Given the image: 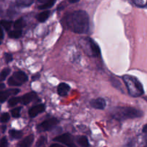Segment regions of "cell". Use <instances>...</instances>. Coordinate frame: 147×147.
<instances>
[{
    "instance_id": "6da1fadb",
    "label": "cell",
    "mask_w": 147,
    "mask_h": 147,
    "mask_svg": "<svg viewBox=\"0 0 147 147\" xmlns=\"http://www.w3.org/2000/svg\"><path fill=\"white\" fill-rule=\"evenodd\" d=\"M66 24L69 30L77 34H85L89 30V17L83 10L75 11L66 16Z\"/></svg>"
},
{
    "instance_id": "7a4b0ae2",
    "label": "cell",
    "mask_w": 147,
    "mask_h": 147,
    "mask_svg": "<svg viewBox=\"0 0 147 147\" xmlns=\"http://www.w3.org/2000/svg\"><path fill=\"white\" fill-rule=\"evenodd\" d=\"M143 116V112L140 110L131 107H116L112 111V116L119 121L129 119L140 118Z\"/></svg>"
},
{
    "instance_id": "3957f363",
    "label": "cell",
    "mask_w": 147,
    "mask_h": 147,
    "mask_svg": "<svg viewBox=\"0 0 147 147\" xmlns=\"http://www.w3.org/2000/svg\"><path fill=\"white\" fill-rule=\"evenodd\" d=\"M123 80L131 96L136 98L144 94L142 84L136 78L129 75H125L123 77Z\"/></svg>"
},
{
    "instance_id": "277c9868",
    "label": "cell",
    "mask_w": 147,
    "mask_h": 147,
    "mask_svg": "<svg viewBox=\"0 0 147 147\" xmlns=\"http://www.w3.org/2000/svg\"><path fill=\"white\" fill-rule=\"evenodd\" d=\"M28 77L25 73L22 71H17L9 78L7 83L10 86H20L26 83Z\"/></svg>"
},
{
    "instance_id": "5b68a950",
    "label": "cell",
    "mask_w": 147,
    "mask_h": 147,
    "mask_svg": "<svg viewBox=\"0 0 147 147\" xmlns=\"http://www.w3.org/2000/svg\"><path fill=\"white\" fill-rule=\"evenodd\" d=\"M58 123L59 121L57 119H55V118H51V119H47V120L45 121L42 123H40V125H38L37 129L40 132L50 131L52 130L53 128L55 127Z\"/></svg>"
},
{
    "instance_id": "8992f818",
    "label": "cell",
    "mask_w": 147,
    "mask_h": 147,
    "mask_svg": "<svg viewBox=\"0 0 147 147\" xmlns=\"http://www.w3.org/2000/svg\"><path fill=\"white\" fill-rule=\"evenodd\" d=\"M53 141L54 142L64 144L67 147H78L76 145V144L74 143V142H73V139L71 134H70L68 133L64 134H62L57 136L55 139H53Z\"/></svg>"
},
{
    "instance_id": "52a82bcc",
    "label": "cell",
    "mask_w": 147,
    "mask_h": 147,
    "mask_svg": "<svg viewBox=\"0 0 147 147\" xmlns=\"http://www.w3.org/2000/svg\"><path fill=\"white\" fill-rule=\"evenodd\" d=\"M20 92V89L17 88H12L9 89V90H3V91H0V103H4V101L7 100L9 96H14V95L18 94Z\"/></svg>"
},
{
    "instance_id": "ba28073f",
    "label": "cell",
    "mask_w": 147,
    "mask_h": 147,
    "mask_svg": "<svg viewBox=\"0 0 147 147\" xmlns=\"http://www.w3.org/2000/svg\"><path fill=\"white\" fill-rule=\"evenodd\" d=\"M86 41H87L89 47L90 49V55L93 56V57H98V56H100V47H98L97 44L92 40L91 38H86Z\"/></svg>"
},
{
    "instance_id": "9c48e42d",
    "label": "cell",
    "mask_w": 147,
    "mask_h": 147,
    "mask_svg": "<svg viewBox=\"0 0 147 147\" xmlns=\"http://www.w3.org/2000/svg\"><path fill=\"white\" fill-rule=\"evenodd\" d=\"M45 110V106L44 104H39L32 107L29 110V116L31 118H34L38 116L40 113H42Z\"/></svg>"
},
{
    "instance_id": "30bf717a",
    "label": "cell",
    "mask_w": 147,
    "mask_h": 147,
    "mask_svg": "<svg viewBox=\"0 0 147 147\" xmlns=\"http://www.w3.org/2000/svg\"><path fill=\"white\" fill-rule=\"evenodd\" d=\"M90 106L93 108L96 109H100V110H103L106 108V100L102 98H98L97 99H93L91 100L90 102Z\"/></svg>"
},
{
    "instance_id": "8fae6325",
    "label": "cell",
    "mask_w": 147,
    "mask_h": 147,
    "mask_svg": "<svg viewBox=\"0 0 147 147\" xmlns=\"http://www.w3.org/2000/svg\"><path fill=\"white\" fill-rule=\"evenodd\" d=\"M37 96L35 92H30V93H26L24 96H22V97H20V102L21 103H22L23 105H27L30 103L31 101H32L34 98Z\"/></svg>"
},
{
    "instance_id": "7c38bea8",
    "label": "cell",
    "mask_w": 147,
    "mask_h": 147,
    "mask_svg": "<svg viewBox=\"0 0 147 147\" xmlns=\"http://www.w3.org/2000/svg\"><path fill=\"white\" fill-rule=\"evenodd\" d=\"M34 142V135H29L18 144L19 147H31Z\"/></svg>"
},
{
    "instance_id": "4fadbf2b",
    "label": "cell",
    "mask_w": 147,
    "mask_h": 147,
    "mask_svg": "<svg viewBox=\"0 0 147 147\" xmlns=\"http://www.w3.org/2000/svg\"><path fill=\"white\" fill-rule=\"evenodd\" d=\"M70 88L67 84L65 83H60L57 87V93L60 96H66L68 94V92L70 90Z\"/></svg>"
},
{
    "instance_id": "5bb4252c",
    "label": "cell",
    "mask_w": 147,
    "mask_h": 147,
    "mask_svg": "<svg viewBox=\"0 0 147 147\" xmlns=\"http://www.w3.org/2000/svg\"><path fill=\"white\" fill-rule=\"evenodd\" d=\"M50 14V11H42V12H40V14H37L36 18H37V20H38L39 22H45L46 20L48 19Z\"/></svg>"
},
{
    "instance_id": "9a60e30c",
    "label": "cell",
    "mask_w": 147,
    "mask_h": 147,
    "mask_svg": "<svg viewBox=\"0 0 147 147\" xmlns=\"http://www.w3.org/2000/svg\"><path fill=\"white\" fill-rule=\"evenodd\" d=\"M9 134L10 137L12 139H21L22 137L23 133L21 131H17L12 129V130H10L9 132Z\"/></svg>"
},
{
    "instance_id": "2e32d148",
    "label": "cell",
    "mask_w": 147,
    "mask_h": 147,
    "mask_svg": "<svg viewBox=\"0 0 147 147\" xmlns=\"http://www.w3.org/2000/svg\"><path fill=\"white\" fill-rule=\"evenodd\" d=\"M34 2L33 0H19L15 2V4L17 7H30L32 3Z\"/></svg>"
},
{
    "instance_id": "e0dca14e",
    "label": "cell",
    "mask_w": 147,
    "mask_h": 147,
    "mask_svg": "<svg viewBox=\"0 0 147 147\" xmlns=\"http://www.w3.org/2000/svg\"><path fill=\"white\" fill-rule=\"evenodd\" d=\"M78 143L81 147H89L90 144H89L88 139L86 136H81L78 139Z\"/></svg>"
},
{
    "instance_id": "ac0fdd59",
    "label": "cell",
    "mask_w": 147,
    "mask_h": 147,
    "mask_svg": "<svg viewBox=\"0 0 147 147\" xmlns=\"http://www.w3.org/2000/svg\"><path fill=\"white\" fill-rule=\"evenodd\" d=\"M55 3V0H53V1H47L45 3L42 4V5L39 6L38 9H47L51 8L54 5Z\"/></svg>"
},
{
    "instance_id": "d6986e66",
    "label": "cell",
    "mask_w": 147,
    "mask_h": 147,
    "mask_svg": "<svg viewBox=\"0 0 147 147\" xmlns=\"http://www.w3.org/2000/svg\"><path fill=\"white\" fill-rule=\"evenodd\" d=\"M24 26V22L23 20V19L20 18L18 19L17 20H16L14 24V29H16V30H20Z\"/></svg>"
},
{
    "instance_id": "ffe728a7",
    "label": "cell",
    "mask_w": 147,
    "mask_h": 147,
    "mask_svg": "<svg viewBox=\"0 0 147 147\" xmlns=\"http://www.w3.org/2000/svg\"><path fill=\"white\" fill-rule=\"evenodd\" d=\"M10 72H11V70L9 68H8V67L3 69L2 71L1 72V74H0V80L3 81V80H5L7 76L9 75Z\"/></svg>"
},
{
    "instance_id": "44dd1931",
    "label": "cell",
    "mask_w": 147,
    "mask_h": 147,
    "mask_svg": "<svg viewBox=\"0 0 147 147\" xmlns=\"http://www.w3.org/2000/svg\"><path fill=\"white\" fill-rule=\"evenodd\" d=\"M22 36V31L21 30H14L9 32V37L13 39L20 38Z\"/></svg>"
},
{
    "instance_id": "7402d4cb",
    "label": "cell",
    "mask_w": 147,
    "mask_h": 147,
    "mask_svg": "<svg viewBox=\"0 0 147 147\" xmlns=\"http://www.w3.org/2000/svg\"><path fill=\"white\" fill-rule=\"evenodd\" d=\"M0 24L7 31H8L10 28H11V22L9 21V20H2L0 21Z\"/></svg>"
},
{
    "instance_id": "603a6c76",
    "label": "cell",
    "mask_w": 147,
    "mask_h": 147,
    "mask_svg": "<svg viewBox=\"0 0 147 147\" xmlns=\"http://www.w3.org/2000/svg\"><path fill=\"white\" fill-rule=\"evenodd\" d=\"M19 103H20V97L11 98L8 101V106L9 107H14Z\"/></svg>"
},
{
    "instance_id": "cb8c5ba5",
    "label": "cell",
    "mask_w": 147,
    "mask_h": 147,
    "mask_svg": "<svg viewBox=\"0 0 147 147\" xmlns=\"http://www.w3.org/2000/svg\"><path fill=\"white\" fill-rule=\"evenodd\" d=\"M21 107H17L15 109H12L11 111V116L14 118H19L20 116V111H21Z\"/></svg>"
},
{
    "instance_id": "d4e9b609",
    "label": "cell",
    "mask_w": 147,
    "mask_h": 147,
    "mask_svg": "<svg viewBox=\"0 0 147 147\" xmlns=\"http://www.w3.org/2000/svg\"><path fill=\"white\" fill-rule=\"evenodd\" d=\"M9 119L10 116L9 115V113H4L1 114V116H0V122L3 123H7V122H8V121H9Z\"/></svg>"
},
{
    "instance_id": "484cf974",
    "label": "cell",
    "mask_w": 147,
    "mask_h": 147,
    "mask_svg": "<svg viewBox=\"0 0 147 147\" xmlns=\"http://www.w3.org/2000/svg\"><path fill=\"white\" fill-rule=\"evenodd\" d=\"M111 83H112V85H113L114 87H116L117 89H120V90H121V85L120 82H119L117 79H116L115 78H111Z\"/></svg>"
},
{
    "instance_id": "4316f807",
    "label": "cell",
    "mask_w": 147,
    "mask_h": 147,
    "mask_svg": "<svg viewBox=\"0 0 147 147\" xmlns=\"http://www.w3.org/2000/svg\"><path fill=\"white\" fill-rule=\"evenodd\" d=\"M46 142V138L45 136H41L36 144V147H41L45 144Z\"/></svg>"
},
{
    "instance_id": "83f0119b",
    "label": "cell",
    "mask_w": 147,
    "mask_h": 147,
    "mask_svg": "<svg viewBox=\"0 0 147 147\" xmlns=\"http://www.w3.org/2000/svg\"><path fill=\"white\" fill-rule=\"evenodd\" d=\"M132 2H133L135 5L137 6V7H145L146 5V1H139V0H134Z\"/></svg>"
},
{
    "instance_id": "f1b7e54d",
    "label": "cell",
    "mask_w": 147,
    "mask_h": 147,
    "mask_svg": "<svg viewBox=\"0 0 147 147\" xmlns=\"http://www.w3.org/2000/svg\"><path fill=\"white\" fill-rule=\"evenodd\" d=\"M135 145V139H129L128 141V142H126L124 145H123V147H134Z\"/></svg>"
},
{
    "instance_id": "f546056e",
    "label": "cell",
    "mask_w": 147,
    "mask_h": 147,
    "mask_svg": "<svg viewBox=\"0 0 147 147\" xmlns=\"http://www.w3.org/2000/svg\"><path fill=\"white\" fill-rule=\"evenodd\" d=\"M8 146V142L6 137L1 138L0 140V147H7Z\"/></svg>"
},
{
    "instance_id": "4dcf8cb0",
    "label": "cell",
    "mask_w": 147,
    "mask_h": 147,
    "mask_svg": "<svg viewBox=\"0 0 147 147\" xmlns=\"http://www.w3.org/2000/svg\"><path fill=\"white\" fill-rule=\"evenodd\" d=\"M4 58H5L6 62H7V63H9L13 59L12 55H11V54H9V53H5V54H4Z\"/></svg>"
},
{
    "instance_id": "1f68e13d",
    "label": "cell",
    "mask_w": 147,
    "mask_h": 147,
    "mask_svg": "<svg viewBox=\"0 0 147 147\" xmlns=\"http://www.w3.org/2000/svg\"><path fill=\"white\" fill-rule=\"evenodd\" d=\"M3 39H4V32H3L1 27H0V40H3Z\"/></svg>"
},
{
    "instance_id": "d6a6232c",
    "label": "cell",
    "mask_w": 147,
    "mask_h": 147,
    "mask_svg": "<svg viewBox=\"0 0 147 147\" xmlns=\"http://www.w3.org/2000/svg\"><path fill=\"white\" fill-rule=\"evenodd\" d=\"M50 147H65V146H62V145L60 144H53L52 145H50Z\"/></svg>"
},
{
    "instance_id": "836d02e7",
    "label": "cell",
    "mask_w": 147,
    "mask_h": 147,
    "mask_svg": "<svg viewBox=\"0 0 147 147\" xmlns=\"http://www.w3.org/2000/svg\"><path fill=\"white\" fill-rule=\"evenodd\" d=\"M68 1L70 3H72V4H73V3H77V2H78L79 1V0H68Z\"/></svg>"
},
{
    "instance_id": "e575fe53",
    "label": "cell",
    "mask_w": 147,
    "mask_h": 147,
    "mask_svg": "<svg viewBox=\"0 0 147 147\" xmlns=\"http://www.w3.org/2000/svg\"><path fill=\"white\" fill-rule=\"evenodd\" d=\"M5 88V85L4 83H0V89H3Z\"/></svg>"
},
{
    "instance_id": "d590c367",
    "label": "cell",
    "mask_w": 147,
    "mask_h": 147,
    "mask_svg": "<svg viewBox=\"0 0 147 147\" xmlns=\"http://www.w3.org/2000/svg\"><path fill=\"white\" fill-rule=\"evenodd\" d=\"M146 125H145L144 126V129H143V132H144V133H146Z\"/></svg>"
},
{
    "instance_id": "8d00e7d4",
    "label": "cell",
    "mask_w": 147,
    "mask_h": 147,
    "mask_svg": "<svg viewBox=\"0 0 147 147\" xmlns=\"http://www.w3.org/2000/svg\"><path fill=\"white\" fill-rule=\"evenodd\" d=\"M1 7H0V14H1Z\"/></svg>"
},
{
    "instance_id": "74e56055",
    "label": "cell",
    "mask_w": 147,
    "mask_h": 147,
    "mask_svg": "<svg viewBox=\"0 0 147 147\" xmlns=\"http://www.w3.org/2000/svg\"><path fill=\"white\" fill-rule=\"evenodd\" d=\"M0 45H1V42H0Z\"/></svg>"
},
{
    "instance_id": "f35d334b",
    "label": "cell",
    "mask_w": 147,
    "mask_h": 147,
    "mask_svg": "<svg viewBox=\"0 0 147 147\" xmlns=\"http://www.w3.org/2000/svg\"><path fill=\"white\" fill-rule=\"evenodd\" d=\"M145 147H146V146H145Z\"/></svg>"
}]
</instances>
